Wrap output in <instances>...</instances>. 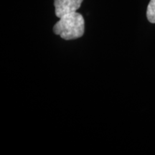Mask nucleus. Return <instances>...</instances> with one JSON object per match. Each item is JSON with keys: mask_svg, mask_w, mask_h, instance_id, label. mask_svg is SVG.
Here are the masks:
<instances>
[{"mask_svg": "<svg viewBox=\"0 0 155 155\" xmlns=\"http://www.w3.org/2000/svg\"><path fill=\"white\" fill-rule=\"evenodd\" d=\"M84 31V19L82 15L77 12L63 15L53 27L54 33L66 40L81 38Z\"/></svg>", "mask_w": 155, "mask_h": 155, "instance_id": "obj_1", "label": "nucleus"}, {"mask_svg": "<svg viewBox=\"0 0 155 155\" xmlns=\"http://www.w3.org/2000/svg\"><path fill=\"white\" fill-rule=\"evenodd\" d=\"M83 0H54L55 15L58 18L68 13L77 12Z\"/></svg>", "mask_w": 155, "mask_h": 155, "instance_id": "obj_2", "label": "nucleus"}, {"mask_svg": "<svg viewBox=\"0 0 155 155\" xmlns=\"http://www.w3.org/2000/svg\"><path fill=\"white\" fill-rule=\"evenodd\" d=\"M147 17L151 23H155V0H150L147 7Z\"/></svg>", "mask_w": 155, "mask_h": 155, "instance_id": "obj_3", "label": "nucleus"}]
</instances>
